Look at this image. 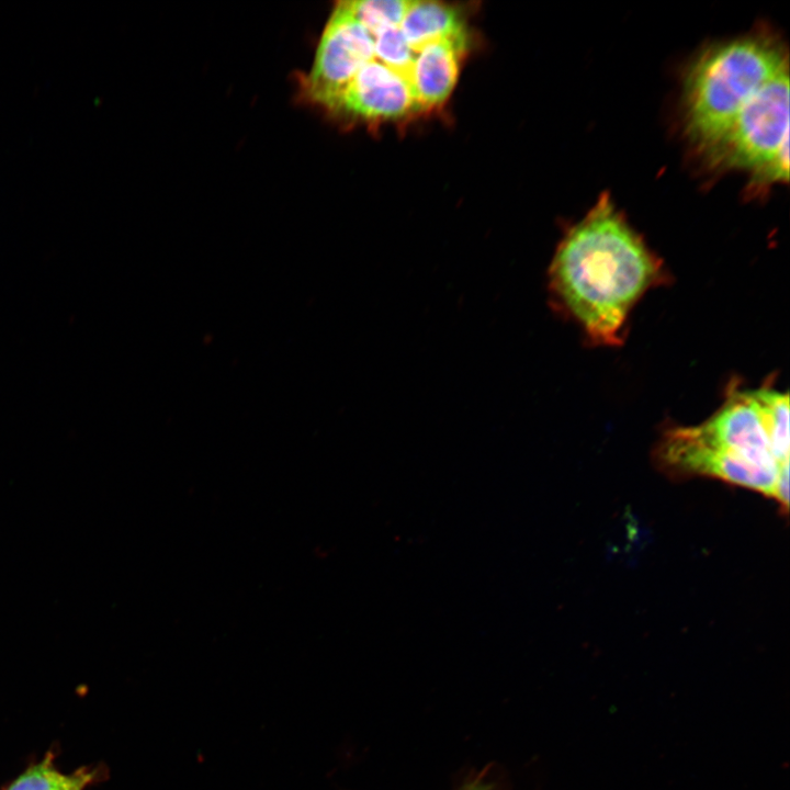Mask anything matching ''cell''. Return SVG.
Masks as SVG:
<instances>
[{
  "label": "cell",
  "instance_id": "7a4b0ae2",
  "mask_svg": "<svg viewBox=\"0 0 790 790\" xmlns=\"http://www.w3.org/2000/svg\"><path fill=\"white\" fill-rule=\"evenodd\" d=\"M655 458L675 476H709L789 499V396L771 385L732 388L708 419L668 429Z\"/></svg>",
  "mask_w": 790,
  "mask_h": 790
},
{
  "label": "cell",
  "instance_id": "277c9868",
  "mask_svg": "<svg viewBox=\"0 0 790 790\" xmlns=\"http://www.w3.org/2000/svg\"><path fill=\"white\" fill-rule=\"evenodd\" d=\"M713 167L747 172L758 185L789 176V70L772 79L704 156Z\"/></svg>",
  "mask_w": 790,
  "mask_h": 790
},
{
  "label": "cell",
  "instance_id": "3957f363",
  "mask_svg": "<svg viewBox=\"0 0 790 790\" xmlns=\"http://www.w3.org/2000/svg\"><path fill=\"white\" fill-rule=\"evenodd\" d=\"M779 37L753 33L713 44L687 69L682 114L689 139L704 156L778 75L789 70Z\"/></svg>",
  "mask_w": 790,
  "mask_h": 790
},
{
  "label": "cell",
  "instance_id": "7c38bea8",
  "mask_svg": "<svg viewBox=\"0 0 790 790\" xmlns=\"http://www.w3.org/2000/svg\"><path fill=\"white\" fill-rule=\"evenodd\" d=\"M459 790H493V786L479 777L465 783Z\"/></svg>",
  "mask_w": 790,
  "mask_h": 790
},
{
  "label": "cell",
  "instance_id": "5b68a950",
  "mask_svg": "<svg viewBox=\"0 0 790 790\" xmlns=\"http://www.w3.org/2000/svg\"><path fill=\"white\" fill-rule=\"evenodd\" d=\"M374 58L373 35L339 2L321 35L303 91L313 103L331 110L353 76Z\"/></svg>",
  "mask_w": 790,
  "mask_h": 790
},
{
  "label": "cell",
  "instance_id": "30bf717a",
  "mask_svg": "<svg viewBox=\"0 0 790 790\" xmlns=\"http://www.w3.org/2000/svg\"><path fill=\"white\" fill-rule=\"evenodd\" d=\"M353 16L373 35L400 25L410 1L357 0L345 1Z\"/></svg>",
  "mask_w": 790,
  "mask_h": 790
},
{
  "label": "cell",
  "instance_id": "9c48e42d",
  "mask_svg": "<svg viewBox=\"0 0 790 790\" xmlns=\"http://www.w3.org/2000/svg\"><path fill=\"white\" fill-rule=\"evenodd\" d=\"M56 753L49 749L45 756L30 764L2 790H86L102 780V766H82L72 772L60 771L55 763Z\"/></svg>",
  "mask_w": 790,
  "mask_h": 790
},
{
  "label": "cell",
  "instance_id": "6da1fadb",
  "mask_svg": "<svg viewBox=\"0 0 790 790\" xmlns=\"http://www.w3.org/2000/svg\"><path fill=\"white\" fill-rule=\"evenodd\" d=\"M548 274L556 305L589 342L606 347L622 343L633 307L667 280L659 258L605 193L566 232Z\"/></svg>",
  "mask_w": 790,
  "mask_h": 790
},
{
  "label": "cell",
  "instance_id": "8992f818",
  "mask_svg": "<svg viewBox=\"0 0 790 790\" xmlns=\"http://www.w3.org/2000/svg\"><path fill=\"white\" fill-rule=\"evenodd\" d=\"M330 111L363 120H390L419 108L409 80L373 58L353 76Z\"/></svg>",
  "mask_w": 790,
  "mask_h": 790
},
{
  "label": "cell",
  "instance_id": "52a82bcc",
  "mask_svg": "<svg viewBox=\"0 0 790 790\" xmlns=\"http://www.w3.org/2000/svg\"><path fill=\"white\" fill-rule=\"evenodd\" d=\"M466 33L424 45L415 56L410 84L419 110L439 105L454 88Z\"/></svg>",
  "mask_w": 790,
  "mask_h": 790
},
{
  "label": "cell",
  "instance_id": "ba28073f",
  "mask_svg": "<svg viewBox=\"0 0 790 790\" xmlns=\"http://www.w3.org/2000/svg\"><path fill=\"white\" fill-rule=\"evenodd\" d=\"M399 29L415 53L431 41L465 33L458 10L436 1H410Z\"/></svg>",
  "mask_w": 790,
  "mask_h": 790
},
{
  "label": "cell",
  "instance_id": "8fae6325",
  "mask_svg": "<svg viewBox=\"0 0 790 790\" xmlns=\"http://www.w3.org/2000/svg\"><path fill=\"white\" fill-rule=\"evenodd\" d=\"M415 56L399 26L374 36V58L405 76L409 82Z\"/></svg>",
  "mask_w": 790,
  "mask_h": 790
}]
</instances>
